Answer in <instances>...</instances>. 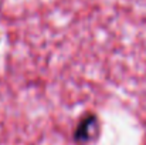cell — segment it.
<instances>
[{
	"label": "cell",
	"instance_id": "1",
	"mask_svg": "<svg viewBox=\"0 0 146 145\" xmlns=\"http://www.w3.org/2000/svg\"><path fill=\"white\" fill-rule=\"evenodd\" d=\"M99 120L95 114H85L74 130V141L78 144H88L94 141L99 134Z\"/></svg>",
	"mask_w": 146,
	"mask_h": 145
}]
</instances>
